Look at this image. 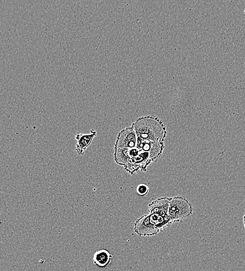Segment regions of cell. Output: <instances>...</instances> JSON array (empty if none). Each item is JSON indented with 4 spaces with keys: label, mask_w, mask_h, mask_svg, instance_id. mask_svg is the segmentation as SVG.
<instances>
[{
    "label": "cell",
    "mask_w": 245,
    "mask_h": 271,
    "mask_svg": "<svg viewBox=\"0 0 245 271\" xmlns=\"http://www.w3.org/2000/svg\"><path fill=\"white\" fill-rule=\"evenodd\" d=\"M132 126L139 141L165 142L167 136V127L156 116L140 117Z\"/></svg>",
    "instance_id": "cell-1"
},
{
    "label": "cell",
    "mask_w": 245,
    "mask_h": 271,
    "mask_svg": "<svg viewBox=\"0 0 245 271\" xmlns=\"http://www.w3.org/2000/svg\"><path fill=\"white\" fill-rule=\"evenodd\" d=\"M193 208L189 201L183 196L171 198L169 215L173 223L179 222L193 213Z\"/></svg>",
    "instance_id": "cell-2"
},
{
    "label": "cell",
    "mask_w": 245,
    "mask_h": 271,
    "mask_svg": "<svg viewBox=\"0 0 245 271\" xmlns=\"http://www.w3.org/2000/svg\"><path fill=\"white\" fill-rule=\"evenodd\" d=\"M134 233L141 237H150L160 232L152 224L150 214L144 215L139 218L134 224Z\"/></svg>",
    "instance_id": "cell-3"
},
{
    "label": "cell",
    "mask_w": 245,
    "mask_h": 271,
    "mask_svg": "<svg viewBox=\"0 0 245 271\" xmlns=\"http://www.w3.org/2000/svg\"><path fill=\"white\" fill-rule=\"evenodd\" d=\"M138 142L137 133L132 126L121 130L118 133L115 147L132 149L137 147Z\"/></svg>",
    "instance_id": "cell-4"
},
{
    "label": "cell",
    "mask_w": 245,
    "mask_h": 271,
    "mask_svg": "<svg viewBox=\"0 0 245 271\" xmlns=\"http://www.w3.org/2000/svg\"><path fill=\"white\" fill-rule=\"evenodd\" d=\"M137 147L148 152L152 160L155 162L162 154L165 144V142L138 140Z\"/></svg>",
    "instance_id": "cell-5"
},
{
    "label": "cell",
    "mask_w": 245,
    "mask_h": 271,
    "mask_svg": "<svg viewBox=\"0 0 245 271\" xmlns=\"http://www.w3.org/2000/svg\"><path fill=\"white\" fill-rule=\"evenodd\" d=\"M97 137V132L91 130L90 133H77L75 136L76 152L79 156L85 155L87 148L91 145L94 138Z\"/></svg>",
    "instance_id": "cell-6"
},
{
    "label": "cell",
    "mask_w": 245,
    "mask_h": 271,
    "mask_svg": "<svg viewBox=\"0 0 245 271\" xmlns=\"http://www.w3.org/2000/svg\"><path fill=\"white\" fill-rule=\"evenodd\" d=\"M171 198L161 197L149 203L148 206L150 214H157L162 216L168 217L169 209Z\"/></svg>",
    "instance_id": "cell-7"
},
{
    "label": "cell",
    "mask_w": 245,
    "mask_h": 271,
    "mask_svg": "<svg viewBox=\"0 0 245 271\" xmlns=\"http://www.w3.org/2000/svg\"><path fill=\"white\" fill-rule=\"evenodd\" d=\"M113 256L106 249H101L96 251L93 256V263L101 268L108 266L111 262Z\"/></svg>",
    "instance_id": "cell-8"
},
{
    "label": "cell",
    "mask_w": 245,
    "mask_h": 271,
    "mask_svg": "<svg viewBox=\"0 0 245 271\" xmlns=\"http://www.w3.org/2000/svg\"><path fill=\"white\" fill-rule=\"evenodd\" d=\"M150 155L148 152L143 151L141 149L139 154L131 161L130 163H134L139 166L141 168V171L146 172L147 168L152 163Z\"/></svg>",
    "instance_id": "cell-9"
},
{
    "label": "cell",
    "mask_w": 245,
    "mask_h": 271,
    "mask_svg": "<svg viewBox=\"0 0 245 271\" xmlns=\"http://www.w3.org/2000/svg\"><path fill=\"white\" fill-rule=\"evenodd\" d=\"M114 160L117 164L126 167L130 161V149L115 147Z\"/></svg>",
    "instance_id": "cell-10"
},
{
    "label": "cell",
    "mask_w": 245,
    "mask_h": 271,
    "mask_svg": "<svg viewBox=\"0 0 245 271\" xmlns=\"http://www.w3.org/2000/svg\"><path fill=\"white\" fill-rule=\"evenodd\" d=\"M151 221L160 232L164 231L173 223L170 217H166L157 214H149Z\"/></svg>",
    "instance_id": "cell-11"
},
{
    "label": "cell",
    "mask_w": 245,
    "mask_h": 271,
    "mask_svg": "<svg viewBox=\"0 0 245 271\" xmlns=\"http://www.w3.org/2000/svg\"><path fill=\"white\" fill-rule=\"evenodd\" d=\"M124 168L125 170L132 175H134L141 171L140 167L134 163H129Z\"/></svg>",
    "instance_id": "cell-12"
},
{
    "label": "cell",
    "mask_w": 245,
    "mask_h": 271,
    "mask_svg": "<svg viewBox=\"0 0 245 271\" xmlns=\"http://www.w3.org/2000/svg\"><path fill=\"white\" fill-rule=\"evenodd\" d=\"M149 192L148 186L144 184L139 185L137 189V194L140 196H145L148 195Z\"/></svg>",
    "instance_id": "cell-13"
},
{
    "label": "cell",
    "mask_w": 245,
    "mask_h": 271,
    "mask_svg": "<svg viewBox=\"0 0 245 271\" xmlns=\"http://www.w3.org/2000/svg\"><path fill=\"white\" fill-rule=\"evenodd\" d=\"M243 224H244V229H245V214L243 216Z\"/></svg>",
    "instance_id": "cell-14"
}]
</instances>
